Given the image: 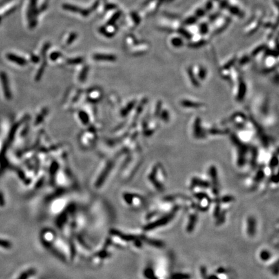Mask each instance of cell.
Masks as SVG:
<instances>
[{"mask_svg":"<svg viewBox=\"0 0 279 279\" xmlns=\"http://www.w3.org/2000/svg\"><path fill=\"white\" fill-rule=\"evenodd\" d=\"M0 77H1V80L2 82L3 89V91H4L5 96L8 100H10L11 98V93H10L9 88L7 77H6V74H5L3 72H1V73H0Z\"/></svg>","mask_w":279,"mask_h":279,"instance_id":"9","label":"cell"},{"mask_svg":"<svg viewBox=\"0 0 279 279\" xmlns=\"http://www.w3.org/2000/svg\"><path fill=\"white\" fill-rule=\"evenodd\" d=\"M180 105L184 108H189L191 109H193L195 108L197 109L202 108L203 104H202V103H200V102L192 100L183 99L180 101Z\"/></svg>","mask_w":279,"mask_h":279,"instance_id":"8","label":"cell"},{"mask_svg":"<svg viewBox=\"0 0 279 279\" xmlns=\"http://www.w3.org/2000/svg\"><path fill=\"white\" fill-rule=\"evenodd\" d=\"M6 57H7V58L9 60H11L14 63H18L19 65H25V63H26L25 61L23 60V58H19V57L14 55V54H7Z\"/></svg>","mask_w":279,"mask_h":279,"instance_id":"12","label":"cell"},{"mask_svg":"<svg viewBox=\"0 0 279 279\" xmlns=\"http://www.w3.org/2000/svg\"><path fill=\"white\" fill-rule=\"evenodd\" d=\"M188 78L189 81H191V83H192L193 86L194 87H199L200 86V81L197 80V78H196L195 75L194 74L191 67H189L188 69Z\"/></svg>","mask_w":279,"mask_h":279,"instance_id":"11","label":"cell"},{"mask_svg":"<svg viewBox=\"0 0 279 279\" xmlns=\"http://www.w3.org/2000/svg\"><path fill=\"white\" fill-rule=\"evenodd\" d=\"M188 214L187 216L186 230L188 233H191L195 230L198 221V211L195 206L188 208Z\"/></svg>","mask_w":279,"mask_h":279,"instance_id":"2","label":"cell"},{"mask_svg":"<svg viewBox=\"0 0 279 279\" xmlns=\"http://www.w3.org/2000/svg\"><path fill=\"white\" fill-rule=\"evenodd\" d=\"M257 221L255 217L250 215L248 216L245 221V231L247 237L250 238L254 237L257 233Z\"/></svg>","mask_w":279,"mask_h":279,"instance_id":"3","label":"cell"},{"mask_svg":"<svg viewBox=\"0 0 279 279\" xmlns=\"http://www.w3.org/2000/svg\"><path fill=\"white\" fill-rule=\"evenodd\" d=\"M189 188L191 190L196 189L209 190L210 183L208 180H203L198 176H195L190 180Z\"/></svg>","mask_w":279,"mask_h":279,"instance_id":"5","label":"cell"},{"mask_svg":"<svg viewBox=\"0 0 279 279\" xmlns=\"http://www.w3.org/2000/svg\"><path fill=\"white\" fill-rule=\"evenodd\" d=\"M11 243L10 242L6 240L0 239V247H2L5 248V249H10L11 247Z\"/></svg>","mask_w":279,"mask_h":279,"instance_id":"15","label":"cell"},{"mask_svg":"<svg viewBox=\"0 0 279 279\" xmlns=\"http://www.w3.org/2000/svg\"><path fill=\"white\" fill-rule=\"evenodd\" d=\"M258 257L262 262H269L273 258V253L268 249H262L260 251Z\"/></svg>","mask_w":279,"mask_h":279,"instance_id":"10","label":"cell"},{"mask_svg":"<svg viewBox=\"0 0 279 279\" xmlns=\"http://www.w3.org/2000/svg\"><path fill=\"white\" fill-rule=\"evenodd\" d=\"M234 97L237 101L244 100L247 93V86L245 81L240 78L235 82Z\"/></svg>","mask_w":279,"mask_h":279,"instance_id":"6","label":"cell"},{"mask_svg":"<svg viewBox=\"0 0 279 279\" xmlns=\"http://www.w3.org/2000/svg\"><path fill=\"white\" fill-rule=\"evenodd\" d=\"M149 179L153 187L159 192H162L165 188L167 175L164 167L160 164H157L152 168L149 173Z\"/></svg>","mask_w":279,"mask_h":279,"instance_id":"1","label":"cell"},{"mask_svg":"<svg viewBox=\"0 0 279 279\" xmlns=\"http://www.w3.org/2000/svg\"><path fill=\"white\" fill-rule=\"evenodd\" d=\"M193 72L199 81H203L207 75V70L206 67L200 65H197L194 67H191Z\"/></svg>","mask_w":279,"mask_h":279,"instance_id":"7","label":"cell"},{"mask_svg":"<svg viewBox=\"0 0 279 279\" xmlns=\"http://www.w3.org/2000/svg\"><path fill=\"white\" fill-rule=\"evenodd\" d=\"M159 116L160 117V120L164 122H168L170 120V114L168 109H165L164 108H162V109L159 114Z\"/></svg>","mask_w":279,"mask_h":279,"instance_id":"13","label":"cell"},{"mask_svg":"<svg viewBox=\"0 0 279 279\" xmlns=\"http://www.w3.org/2000/svg\"><path fill=\"white\" fill-rule=\"evenodd\" d=\"M191 276L188 273H176L171 275L170 279H190Z\"/></svg>","mask_w":279,"mask_h":279,"instance_id":"14","label":"cell"},{"mask_svg":"<svg viewBox=\"0 0 279 279\" xmlns=\"http://www.w3.org/2000/svg\"><path fill=\"white\" fill-rule=\"evenodd\" d=\"M5 205V200H4V196H3V195L1 191H0V206L3 207Z\"/></svg>","mask_w":279,"mask_h":279,"instance_id":"16","label":"cell"},{"mask_svg":"<svg viewBox=\"0 0 279 279\" xmlns=\"http://www.w3.org/2000/svg\"><path fill=\"white\" fill-rule=\"evenodd\" d=\"M207 131L202 127L201 120L198 117H196L192 125V135L194 138L200 139L204 138L206 137Z\"/></svg>","mask_w":279,"mask_h":279,"instance_id":"4","label":"cell"}]
</instances>
